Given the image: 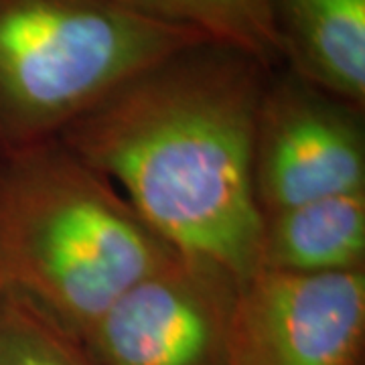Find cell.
I'll list each match as a JSON object with an SVG mask.
<instances>
[{"mask_svg": "<svg viewBox=\"0 0 365 365\" xmlns=\"http://www.w3.org/2000/svg\"><path fill=\"white\" fill-rule=\"evenodd\" d=\"M365 268V191L307 201L260 217L256 272L335 274Z\"/></svg>", "mask_w": 365, "mask_h": 365, "instance_id": "ba28073f", "label": "cell"}, {"mask_svg": "<svg viewBox=\"0 0 365 365\" xmlns=\"http://www.w3.org/2000/svg\"><path fill=\"white\" fill-rule=\"evenodd\" d=\"M205 39L116 0H0V155L57 138L144 67Z\"/></svg>", "mask_w": 365, "mask_h": 365, "instance_id": "3957f363", "label": "cell"}, {"mask_svg": "<svg viewBox=\"0 0 365 365\" xmlns=\"http://www.w3.org/2000/svg\"><path fill=\"white\" fill-rule=\"evenodd\" d=\"M0 365H91L79 339L35 302L0 284Z\"/></svg>", "mask_w": 365, "mask_h": 365, "instance_id": "30bf717a", "label": "cell"}, {"mask_svg": "<svg viewBox=\"0 0 365 365\" xmlns=\"http://www.w3.org/2000/svg\"><path fill=\"white\" fill-rule=\"evenodd\" d=\"M240 282L213 262L177 254L79 337L91 365H230Z\"/></svg>", "mask_w": 365, "mask_h": 365, "instance_id": "277c9868", "label": "cell"}, {"mask_svg": "<svg viewBox=\"0 0 365 365\" xmlns=\"http://www.w3.org/2000/svg\"><path fill=\"white\" fill-rule=\"evenodd\" d=\"M272 69L197 41L120 83L57 140L104 175L177 252L242 284L256 274V118Z\"/></svg>", "mask_w": 365, "mask_h": 365, "instance_id": "6da1fadb", "label": "cell"}, {"mask_svg": "<svg viewBox=\"0 0 365 365\" xmlns=\"http://www.w3.org/2000/svg\"><path fill=\"white\" fill-rule=\"evenodd\" d=\"M282 66L347 104H365V0H270Z\"/></svg>", "mask_w": 365, "mask_h": 365, "instance_id": "52a82bcc", "label": "cell"}, {"mask_svg": "<svg viewBox=\"0 0 365 365\" xmlns=\"http://www.w3.org/2000/svg\"><path fill=\"white\" fill-rule=\"evenodd\" d=\"M364 110L274 69L262 98L252 185L262 215L323 197L365 191Z\"/></svg>", "mask_w": 365, "mask_h": 365, "instance_id": "5b68a950", "label": "cell"}, {"mask_svg": "<svg viewBox=\"0 0 365 365\" xmlns=\"http://www.w3.org/2000/svg\"><path fill=\"white\" fill-rule=\"evenodd\" d=\"M230 365H365V268L252 274L235 294Z\"/></svg>", "mask_w": 365, "mask_h": 365, "instance_id": "8992f818", "label": "cell"}, {"mask_svg": "<svg viewBox=\"0 0 365 365\" xmlns=\"http://www.w3.org/2000/svg\"><path fill=\"white\" fill-rule=\"evenodd\" d=\"M177 254L57 138L0 155V284L76 339Z\"/></svg>", "mask_w": 365, "mask_h": 365, "instance_id": "7a4b0ae2", "label": "cell"}, {"mask_svg": "<svg viewBox=\"0 0 365 365\" xmlns=\"http://www.w3.org/2000/svg\"><path fill=\"white\" fill-rule=\"evenodd\" d=\"M134 13L237 47L268 69L284 63L270 0H116Z\"/></svg>", "mask_w": 365, "mask_h": 365, "instance_id": "9c48e42d", "label": "cell"}]
</instances>
